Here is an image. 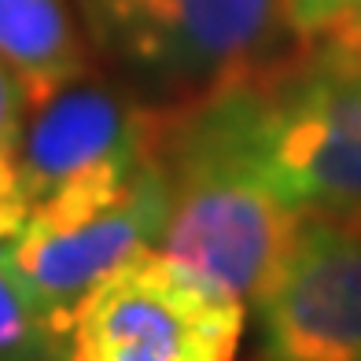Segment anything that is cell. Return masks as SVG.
<instances>
[{
	"instance_id": "3",
	"label": "cell",
	"mask_w": 361,
	"mask_h": 361,
	"mask_svg": "<svg viewBox=\"0 0 361 361\" xmlns=\"http://www.w3.org/2000/svg\"><path fill=\"white\" fill-rule=\"evenodd\" d=\"M92 37L188 104L266 71L288 26L284 0H81Z\"/></svg>"
},
{
	"instance_id": "11",
	"label": "cell",
	"mask_w": 361,
	"mask_h": 361,
	"mask_svg": "<svg viewBox=\"0 0 361 361\" xmlns=\"http://www.w3.org/2000/svg\"><path fill=\"white\" fill-rule=\"evenodd\" d=\"M354 4L357 0H284V15H288V26L299 37H321Z\"/></svg>"
},
{
	"instance_id": "9",
	"label": "cell",
	"mask_w": 361,
	"mask_h": 361,
	"mask_svg": "<svg viewBox=\"0 0 361 361\" xmlns=\"http://www.w3.org/2000/svg\"><path fill=\"white\" fill-rule=\"evenodd\" d=\"M26 203L0 200V361L26 357L63 339L15 266V240L26 225Z\"/></svg>"
},
{
	"instance_id": "4",
	"label": "cell",
	"mask_w": 361,
	"mask_h": 361,
	"mask_svg": "<svg viewBox=\"0 0 361 361\" xmlns=\"http://www.w3.org/2000/svg\"><path fill=\"white\" fill-rule=\"evenodd\" d=\"M63 339L71 361H236L243 302L210 295L152 247L92 284Z\"/></svg>"
},
{
	"instance_id": "6",
	"label": "cell",
	"mask_w": 361,
	"mask_h": 361,
	"mask_svg": "<svg viewBox=\"0 0 361 361\" xmlns=\"http://www.w3.org/2000/svg\"><path fill=\"white\" fill-rule=\"evenodd\" d=\"M255 306L262 361H361V221L310 214Z\"/></svg>"
},
{
	"instance_id": "1",
	"label": "cell",
	"mask_w": 361,
	"mask_h": 361,
	"mask_svg": "<svg viewBox=\"0 0 361 361\" xmlns=\"http://www.w3.org/2000/svg\"><path fill=\"white\" fill-rule=\"evenodd\" d=\"M262 78L170 114L159 152L166 221L155 251L228 302L258 299L310 218L273 162Z\"/></svg>"
},
{
	"instance_id": "13",
	"label": "cell",
	"mask_w": 361,
	"mask_h": 361,
	"mask_svg": "<svg viewBox=\"0 0 361 361\" xmlns=\"http://www.w3.org/2000/svg\"><path fill=\"white\" fill-rule=\"evenodd\" d=\"M15 361H71V357H67V350H63L59 343H48V347L26 354V357H15Z\"/></svg>"
},
{
	"instance_id": "7",
	"label": "cell",
	"mask_w": 361,
	"mask_h": 361,
	"mask_svg": "<svg viewBox=\"0 0 361 361\" xmlns=\"http://www.w3.org/2000/svg\"><path fill=\"white\" fill-rule=\"evenodd\" d=\"M166 221V173L155 159L118 200L74 218H30L15 240V266L44 317L67 336L78 302L140 251L159 243Z\"/></svg>"
},
{
	"instance_id": "5",
	"label": "cell",
	"mask_w": 361,
	"mask_h": 361,
	"mask_svg": "<svg viewBox=\"0 0 361 361\" xmlns=\"http://www.w3.org/2000/svg\"><path fill=\"white\" fill-rule=\"evenodd\" d=\"M269 147L295 203L361 221V63L317 48L302 67L266 74Z\"/></svg>"
},
{
	"instance_id": "2",
	"label": "cell",
	"mask_w": 361,
	"mask_h": 361,
	"mask_svg": "<svg viewBox=\"0 0 361 361\" xmlns=\"http://www.w3.org/2000/svg\"><path fill=\"white\" fill-rule=\"evenodd\" d=\"M166 126V114L85 74L44 96L23 122L19 144L30 218H74L118 200L159 159Z\"/></svg>"
},
{
	"instance_id": "8",
	"label": "cell",
	"mask_w": 361,
	"mask_h": 361,
	"mask_svg": "<svg viewBox=\"0 0 361 361\" xmlns=\"http://www.w3.org/2000/svg\"><path fill=\"white\" fill-rule=\"evenodd\" d=\"M0 63L19 81L26 107L85 74V52L67 4L0 0Z\"/></svg>"
},
{
	"instance_id": "12",
	"label": "cell",
	"mask_w": 361,
	"mask_h": 361,
	"mask_svg": "<svg viewBox=\"0 0 361 361\" xmlns=\"http://www.w3.org/2000/svg\"><path fill=\"white\" fill-rule=\"evenodd\" d=\"M321 48H328V52H336V56L350 59V63H361V0L354 8H347L332 26L324 30Z\"/></svg>"
},
{
	"instance_id": "10",
	"label": "cell",
	"mask_w": 361,
	"mask_h": 361,
	"mask_svg": "<svg viewBox=\"0 0 361 361\" xmlns=\"http://www.w3.org/2000/svg\"><path fill=\"white\" fill-rule=\"evenodd\" d=\"M23 107L26 96L15 74L0 63V200H19V144H23Z\"/></svg>"
}]
</instances>
